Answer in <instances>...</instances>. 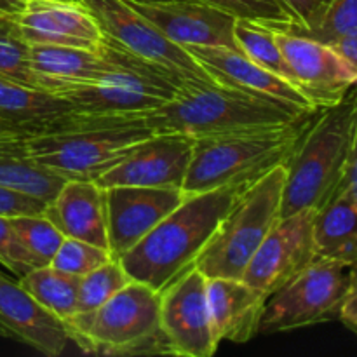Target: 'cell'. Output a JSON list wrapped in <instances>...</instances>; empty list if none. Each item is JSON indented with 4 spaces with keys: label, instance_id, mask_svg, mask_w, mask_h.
<instances>
[{
    "label": "cell",
    "instance_id": "10",
    "mask_svg": "<svg viewBox=\"0 0 357 357\" xmlns=\"http://www.w3.org/2000/svg\"><path fill=\"white\" fill-rule=\"evenodd\" d=\"M160 330L171 356L211 357L218 349L208 303V278L190 265L159 291Z\"/></svg>",
    "mask_w": 357,
    "mask_h": 357
},
{
    "label": "cell",
    "instance_id": "25",
    "mask_svg": "<svg viewBox=\"0 0 357 357\" xmlns=\"http://www.w3.org/2000/svg\"><path fill=\"white\" fill-rule=\"evenodd\" d=\"M24 138H0V187L51 201L65 180L30 159Z\"/></svg>",
    "mask_w": 357,
    "mask_h": 357
},
{
    "label": "cell",
    "instance_id": "43",
    "mask_svg": "<svg viewBox=\"0 0 357 357\" xmlns=\"http://www.w3.org/2000/svg\"><path fill=\"white\" fill-rule=\"evenodd\" d=\"M26 2H28V0H26Z\"/></svg>",
    "mask_w": 357,
    "mask_h": 357
},
{
    "label": "cell",
    "instance_id": "30",
    "mask_svg": "<svg viewBox=\"0 0 357 357\" xmlns=\"http://www.w3.org/2000/svg\"><path fill=\"white\" fill-rule=\"evenodd\" d=\"M0 77L40 89L30 65V44L21 37L14 16L6 14H0Z\"/></svg>",
    "mask_w": 357,
    "mask_h": 357
},
{
    "label": "cell",
    "instance_id": "29",
    "mask_svg": "<svg viewBox=\"0 0 357 357\" xmlns=\"http://www.w3.org/2000/svg\"><path fill=\"white\" fill-rule=\"evenodd\" d=\"M10 225H13L20 243L30 255L35 268L51 265L65 236L45 218L44 213L10 216Z\"/></svg>",
    "mask_w": 357,
    "mask_h": 357
},
{
    "label": "cell",
    "instance_id": "2",
    "mask_svg": "<svg viewBox=\"0 0 357 357\" xmlns=\"http://www.w3.org/2000/svg\"><path fill=\"white\" fill-rule=\"evenodd\" d=\"M357 145V87L321 108L284 162L281 218L319 209L342 187Z\"/></svg>",
    "mask_w": 357,
    "mask_h": 357
},
{
    "label": "cell",
    "instance_id": "21",
    "mask_svg": "<svg viewBox=\"0 0 357 357\" xmlns=\"http://www.w3.org/2000/svg\"><path fill=\"white\" fill-rule=\"evenodd\" d=\"M208 303L218 342L244 344L258 335L265 298L243 279H208Z\"/></svg>",
    "mask_w": 357,
    "mask_h": 357
},
{
    "label": "cell",
    "instance_id": "23",
    "mask_svg": "<svg viewBox=\"0 0 357 357\" xmlns=\"http://www.w3.org/2000/svg\"><path fill=\"white\" fill-rule=\"evenodd\" d=\"M314 244L317 258L357 260V195L345 180L326 204L314 215Z\"/></svg>",
    "mask_w": 357,
    "mask_h": 357
},
{
    "label": "cell",
    "instance_id": "13",
    "mask_svg": "<svg viewBox=\"0 0 357 357\" xmlns=\"http://www.w3.org/2000/svg\"><path fill=\"white\" fill-rule=\"evenodd\" d=\"M314 215L316 209H303L279 220L248 264L243 281L265 300L317 258Z\"/></svg>",
    "mask_w": 357,
    "mask_h": 357
},
{
    "label": "cell",
    "instance_id": "35",
    "mask_svg": "<svg viewBox=\"0 0 357 357\" xmlns=\"http://www.w3.org/2000/svg\"><path fill=\"white\" fill-rule=\"evenodd\" d=\"M279 2L293 20V24H288L281 30L300 33V31H309L319 26L331 0H279Z\"/></svg>",
    "mask_w": 357,
    "mask_h": 357
},
{
    "label": "cell",
    "instance_id": "32",
    "mask_svg": "<svg viewBox=\"0 0 357 357\" xmlns=\"http://www.w3.org/2000/svg\"><path fill=\"white\" fill-rule=\"evenodd\" d=\"M230 14L236 20H250L271 26L284 28L293 24L291 16L279 0H199Z\"/></svg>",
    "mask_w": 357,
    "mask_h": 357
},
{
    "label": "cell",
    "instance_id": "24",
    "mask_svg": "<svg viewBox=\"0 0 357 357\" xmlns=\"http://www.w3.org/2000/svg\"><path fill=\"white\" fill-rule=\"evenodd\" d=\"M70 112L68 101L58 94L0 77V117L31 135L47 131Z\"/></svg>",
    "mask_w": 357,
    "mask_h": 357
},
{
    "label": "cell",
    "instance_id": "41",
    "mask_svg": "<svg viewBox=\"0 0 357 357\" xmlns=\"http://www.w3.org/2000/svg\"><path fill=\"white\" fill-rule=\"evenodd\" d=\"M345 180L349 181V185H351L352 190H354L357 195V145H356L354 157H352L351 167H349V173H347V176H345Z\"/></svg>",
    "mask_w": 357,
    "mask_h": 357
},
{
    "label": "cell",
    "instance_id": "7",
    "mask_svg": "<svg viewBox=\"0 0 357 357\" xmlns=\"http://www.w3.org/2000/svg\"><path fill=\"white\" fill-rule=\"evenodd\" d=\"M68 337L84 352L103 356L171 354L160 330L159 291L131 281L91 314L70 317Z\"/></svg>",
    "mask_w": 357,
    "mask_h": 357
},
{
    "label": "cell",
    "instance_id": "31",
    "mask_svg": "<svg viewBox=\"0 0 357 357\" xmlns=\"http://www.w3.org/2000/svg\"><path fill=\"white\" fill-rule=\"evenodd\" d=\"M112 258H114L112 253L105 248L94 246V244L86 243V241L65 237L63 243L59 244L54 258H52L51 267L58 268L65 274L82 278V275L93 272L94 268L107 264Z\"/></svg>",
    "mask_w": 357,
    "mask_h": 357
},
{
    "label": "cell",
    "instance_id": "11",
    "mask_svg": "<svg viewBox=\"0 0 357 357\" xmlns=\"http://www.w3.org/2000/svg\"><path fill=\"white\" fill-rule=\"evenodd\" d=\"M93 13L105 37L117 42L131 54L171 70L192 80H213L201 65L188 54L187 49L171 42L162 31L153 26L128 0H82Z\"/></svg>",
    "mask_w": 357,
    "mask_h": 357
},
{
    "label": "cell",
    "instance_id": "15",
    "mask_svg": "<svg viewBox=\"0 0 357 357\" xmlns=\"http://www.w3.org/2000/svg\"><path fill=\"white\" fill-rule=\"evenodd\" d=\"M107 197L108 250L121 258L185 201L183 188L110 187Z\"/></svg>",
    "mask_w": 357,
    "mask_h": 357
},
{
    "label": "cell",
    "instance_id": "37",
    "mask_svg": "<svg viewBox=\"0 0 357 357\" xmlns=\"http://www.w3.org/2000/svg\"><path fill=\"white\" fill-rule=\"evenodd\" d=\"M338 319L357 333V260L349 265V286L342 302Z\"/></svg>",
    "mask_w": 357,
    "mask_h": 357
},
{
    "label": "cell",
    "instance_id": "18",
    "mask_svg": "<svg viewBox=\"0 0 357 357\" xmlns=\"http://www.w3.org/2000/svg\"><path fill=\"white\" fill-rule=\"evenodd\" d=\"M183 49L215 82L258 96L274 98L305 110H319L293 84L258 66L239 49L209 45H185Z\"/></svg>",
    "mask_w": 357,
    "mask_h": 357
},
{
    "label": "cell",
    "instance_id": "28",
    "mask_svg": "<svg viewBox=\"0 0 357 357\" xmlns=\"http://www.w3.org/2000/svg\"><path fill=\"white\" fill-rule=\"evenodd\" d=\"M131 281L132 279L124 271L119 258H112L101 267L82 275L79 282L75 316L94 312L105 302H108L112 296L117 295L122 288H126Z\"/></svg>",
    "mask_w": 357,
    "mask_h": 357
},
{
    "label": "cell",
    "instance_id": "6",
    "mask_svg": "<svg viewBox=\"0 0 357 357\" xmlns=\"http://www.w3.org/2000/svg\"><path fill=\"white\" fill-rule=\"evenodd\" d=\"M103 51L110 68L86 82L61 86L54 93L68 101L75 114L143 115L173 100L188 82H199L152 65L108 37Z\"/></svg>",
    "mask_w": 357,
    "mask_h": 357
},
{
    "label": "cell",
    "instance_id": "17",
    "mask_svg": "<svg viewBox=\"0 0 357 357\" xmlns=\"http://www.w3.org/2000/svg\"><path fill=\"white\" fill-rule=\"evenodd\" d=\"M14 21L30 45L54 44L98 51L105 42L96 17L82 0H28Z\"/></svg>",
    "mask_w": 357,
    "mask_h": 357
},
{
    "label": "cell",
    "instance_id": "34",
    "mask_svg": "<svg viewBox=\"0 0 357 357\" xmlns=\"http://www.w3.org/2000/svg\"><path fill=\"white\" fill-rule=\"evenodd\" d=\"M0 265L17 278L35 268L30 255L26 253L10 225L9 216H0Z\"/></svg>",
    "mask_w": 357,
    "mask_h": 357
},
{
    "label": "cell",
    "instance_id": "27",
    "mask_svg": "<svg viewBox=\"0 0 357 357\" xmlns=\"http://www.w3.org/2000/svg\"><path fill=\"white\" fill-rule=\"evenodd\" d=\"M234 38H236L237 49L246 54L251 61L295 86L291 68L286 63L281 47L275 40L274 26L258 23V21L236 20Z\"/></svg>",
    "mask_w": 357,
    "mask_h": 357
},
{
    "label": "cell",
    "instance_id": "36",
    "mask_svg": "<svg viewBox=\"0 0 357 357\" xmlns=\"http://www.w3.org/2000/svg\"><path fill=\"white\" fill-rule=\"evenodd\" d=\"M47 201L13 188L0 187V216L40 215L44 213Z\"/></svg>",
    "mask_w": 357,
    "mask_h": 357
},
{
    "label": "cell",
    "instance_id": "33",
    "mask_svg": "<svg viewBox=\"0 0 357 357\" xmlns=\"http://www.w3.org/2000/svg\"><path fill=\"white\" fill-rule=\"evenodd\" d=\"M354 31H357V0H331L319 26L309 31H300L298 35L328 44L342 35Z\"/></svg>",
    "mask_w": 357,
    "mask_h": 357
},
{
    "label": "cell",
    "instance_id": "5",
    "mask_svg": "<svg viewBox=\"0 0 357 357\" xmlns=\"http://www.w3.org/2000/svg\"><path fill=\"white\" fill-rule=\"evenodd\" d=\"M317 112L284 128L195 138L183 192L194 195L258 180L288 160Z\"/></svg>",
    "mask_w": 357,
    "mask_h": 357
},
{
    "label": "cell",
    "instance_id": "4",
    "mask_svg": "<svg viewBox=\"0 0 357 357\" xmlns=\"http://www.w3.org/2000/svg\"><path fill=\"white\" fill-rule=\"evenodd\" d=\"M248 185L234 183L187 195L155 229L119 258L129 278L160 291L194 265L225 213Z\"/></svg>",
    "mask_w": 357,
    "mask_h": 357
},
{
    "label": "cell",
    "instance_id": "20",
    "mask_svg": "<svg viewBox=\"0 0 357 357\" xmlns=\"http://www.w3.org/2000/svg\"><path fill=\"white\" fill-rule=\"evenodd\" d=\"M44 216L65 237L108 250L107 197L94 180H65L45 204Z\"/></svg>",
    "mask_w": 357,
    "mask_h": 357
},
{
    "label": "cell",
    "instance_id": "42",
    "mask_svg": "<svg viewBox=\"0 0 357 357\" xmlns=\"http://www.w3.org/2000/svg\"><path fill=\"white\" fill-rule=\"evenodd\" d=\"M0 338H9V333H7L2 324H0Z\"/></svg>",
    "mask_w": 357,
    "mask_h": 357
},
{
    "label": "cell",
    "instance_id": "3",
    "mask_svg": "<svg viewBox=\"0 0 357 357\" xmlns=\"http://www.w3.org/2000/svg\"><path fill=\"white\" fill-rule=\"evenodd\" d=\"M153 132L143 115L70 112L47 131L26 136L24 146L35 164L63 180H96Z\"/></svg>",
    "mask_w": 357,
    "mask_h": 357
},
{
    "label": "cell",
    "instance_id": "40",
    "mask_svg": "<svg viewBox=\"0 0 357 357\" xmlns=\"http://www.w3.org/2000/svg\"><path fill=\"white\" fill-rule=\"evenodd\" d=\"M26 6V0H0V14L16 16Z\"/></svg>",
    "mask_w": 357,
    "mask_h": 357
},
{
    "label": "cell",
    "instance_id": "1",
    "mask_svg": "<svg viewBox=\"0 0 357 357\" xmlns=\"http://www.w3.org/2000/svg\"><path fill=\"white\" fill-rule=\"evenodd\" d=\"M314 112L317 110L234 89L215 80H199L181 87L167 103L143 114V121L155 132L204 138L284 128Z\"/></svg>",
    "mask_w": 357,
    "mask_h": 357
},
{
    "label": "cell",
    "instance_id": "14",
    "mask_svg": "<svg viewBox=\"0 0 357 357\" xmlns=\"http://www.w3.org/2000/svg\"><path fill=\"white\" fill-rule=\"evenodd\" d=\"M194 142L195 138L180 132H153L94 181L101 188H183Z\"/></svg>",
    "mask_w": 357,
    "mask_h": 357
},
{
    "label": "cell",
    "instance_id": "22",
    "mask_svg": "<svg viewBox=\"0 0 357 357\" xmlns=\"http://www.w3.org/2000/svg\"><path fill=\"white\" fill-rule=\"evenodd\" d=\"M30 65L37 77L38 87L54 94L66 84L86 82L110 68V59L103 51L70 45L31 44Z\"/></svg>",
    "mask_w": 357,
    "mask_h": 357
},
{
    "label": "cell",
    "instance_id": "12",
    "mask_svg": "<svg viewBox=\"0 0 357 357\" xmlns=\"http://www.w3.org/2000/svg\"><path fill=\"white\" fill-rule=\"evenodd\" d=\"M275 40L289 65L295 87L316 108H326L357 87V70L331 45L274 26Z\"/></svg>",
    "mask_w": 357,
    "mask_h": 357
},
{
    "label": "cell",
    "instance_id": "19",
    "mask_svg": "<svg viewBox=\"0 0 357 357\" xmlns=\"http://www.w3.org/2000/svg\"><path fill=\"white\" fill-rule=\"evenodd\" d=\"M0 324L9 338L30 345L40 354L56 357L70 344L65 323L44 309L20 281L0 272Z\"/></svg>",
    "mask_w": 357,
    "mask_h": 357
},
{
    "label": "cell",
    "instance_id": "39",
    "mask_svg": "<svg viewBox=\"0 0 357 357\" xmlns=\"http://www.w3.org/2000/svg\"><path fill=\"white\" fill-rule=\"evenodd\" d=\"M31 132L26 131L21 126L13 124V122L6 121L0 117V138H17V136H30Z\"/></svg>",
    "mask_w": 357,
    "mask_h": 357
},
{
    "label": "cell",
    "instance_id": "8",
    "mask_svg": "<svg viewBox=\"0 0 357 357\" xmlns=\"http://www.w3.org/2000/svg\"><path fill=\"white\" fill-rule=\"evenodd\" d=\"M284 164L248 185L194 261L208 279H243L253 255L281 220Z\"/></svg>",
    "mask_w": 357,
    "mask_h": 357
},
{
    "label": "cell",
    "instance_id": "16",
    "mask_svg": "<svg viewBox=\"0 0 357 357\" xmlns=\"http://www.w3.org/2000/svg\"><path fill=\"white\" fill-rule=\"evenodd\" d=\"M129 6L181 45L237 49L236 17L199 0H128Z\"/></svg>",
    "mask_w": 357,
    "mask_h": 357
},
{
    "label": "cell",
    "instance_id": "9",
    "mask_svg": "<svg viewBox=\"0 0 357 357\" xmlns=\"http://www.w3.org/2000/svg\"><path fill=\"white\" fill-rule=\"evenodd\" d=\"M347 286V264L316 258L267 296L258 333H281L338 319Z\"/></svg>",
    "mask_w": 357,
    "mask_h": 357
},
{
    "label": "cell",
    "instance_id": "38",
    "mask_svg": "<svg viewBox=\"0 0 357 357\" xmlns=\"http://www.w3.org/2000/svg\"><path fill=\"white\" fill-rule=\"evenodd\" d=\"M328 45H331L345 61L351 63V65L357 70V31H354V33L342 35V37L328 42Z\"/></svg>",
    "mask_w": 357,
    "mask_h": 357
},
{
    "label": "cell",
    "instance_id": "26",
    "mask_svg": "<svg viewBox=\"0 0 357 357\" xmlns=\"http://www.w3.org/2000/svg\"><path fill=\"white\" fill-rule=\"evenodd\" d=\"M79 282L80 278L65 274L51 265L31 268L20 278V284L63 323L77 312Z\"/></svg>",
    "mask_w": 357,
    "mask_h": 357
}]
</instances>
